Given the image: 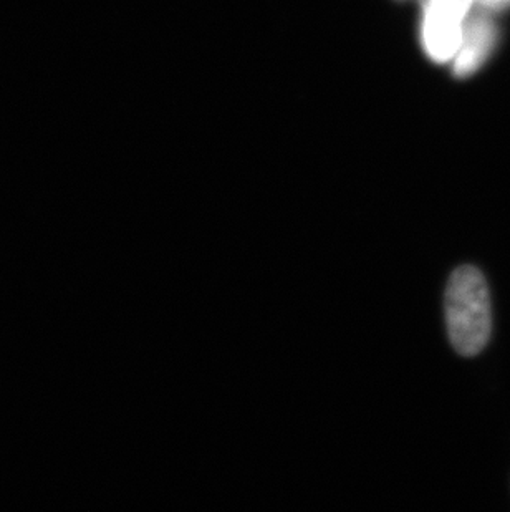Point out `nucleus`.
Listing matches in <instances>:
<instances>
[{
	"instance_id": "39448f33",
	"label": "nucleus",
	"mask_w": 510,
	"mask_h": 512,
	"mask_svg": "<svg viewBox=\"0 0 510 512\" xmlns=\"http://www.w3.org/2000/svg\"><path fill=\"white\" fill-rule=\"evenodd\" d=\"M444 2H448V4L453 5L456 9L469 14V10H471L472 4H474L476 0H444Z\"/></svg>"
},
{
	"instance_id": "f03ea898",
	"label": "nucleus",
	"mask_w": 510,
	"mask_h": 512,
	"mask_svg": "<svg viewBox=\"0 0 510 512\" xmlns=\"http://www.w3.org/2000/svg\"><path fill=\"white\" fill-rule=\"evenodd\" d=\"M466 12L444 0H426L421 40L429 58L436 63L451 62L458 54Z\"/></svg>"
},
{
	"instance_id": "7ed1b4c3",
	"label": "nucleus",
	"mask_w": 510,
	"mask_h": 512,
	"mask_svg": "<svg viewBox=\"0 0 510 512\" xmlns=\"http://www.w3.org/2000/svg\"><path fill=\"white\" fill-rule=\"evenodd\" d=\"M497 27L487 14H472L464 20L462 40L454 57V75L471 77L487 62L496 49Z\"/></svg>"
},
{
	"instance_id": "f257e3e1",
	"label": "nucleus",
	"mask_w": 510,
	"mask_h": 512,
	"mask_svg": "<svg viewBox=\"0 0 510 512\" xmlns=\"http://www.w3.org/2000/svg\"><path fill=\"white\" fill-rule=\"evenodd\" d=\"M449 340L462 357L481 353L491 339L492 310L487 282L476 267L462 266L449 277L444 297Z\"/></svg>"
},
{
	"instance_id": "20e7f679",
	"label": "nucleus",
	"mask_w": 510,
	"mask_h": 512,
	"mask_svg": "<svg viewBox=\"0 0 510 512\" xmlns=\"http://www.w3.org/2000/svg\"><path fill=\"white\" fill-rule=\"evenodd\" d=\"M479 4H481L484 9H502V7H506V5L510 4V0H479Z\"/></svg>"
}]
</instances>
